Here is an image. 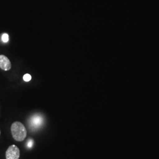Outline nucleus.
I'll use <instances>...</instances> for the list:
<instances>
[{"mask_svg":"<svg viewBox=\"0 0 159 159\" xmlns=\"http://www.w3.org/2000/svg\"><path fill=\"white\" fill-rule=\"evenodd\" d=\"M11 132L13 139L17 142L24 141L27 134L25 127L20 121H15L12 124Z\"/></svg>","mask_w":159,"mask_h":159,"instance_id":"f257e3e1","label":"nucleus"},{"mask_svg":"<svg viewBox=\"0 0 159 159\" xmlns=\"http://www.w3.org/2000/svg\"><path fill=\"white\" fill-rule=\"evenodd\" d=\"M20 150L16 145L12 144L9 146L6 152V159H19Z\"/></svg>","mask_w":159,"mask_h":159,"instance_id":"f03ea898","label":"nucleus"},{"mask_svg":"<svg viewBox=\"0 0 159 159\" xmlns=\"http://www.w3.org/2000/svg\"><path fill=\"white\" fill-rule=\"evenodd\" d=\"M0 68L4 71H8L11 68V61L4 55H0Z\"/></svg>","mask_w":159,"mask_h":159,"instance_id":"7ed1b4c3","label":"nucleus"},{"mask_svg":"<svg viewBox=\"0 0 159 159\" xmlns=\"http://www.w3.org/2000/svg\"><path fill=\"white\" fill-rule=\"evenodd\" d=\"M23 80L26 82L30 81L31 80V76L30 74H25L23 76Z\"/></svg>","mask_w":159,"mask_h":159,"instance_id":"20e7f679","label":"nucleus"},{"mask_svg":"<svg viewBox=\"0 0 159 159\" xmlns=\"http://www.w3.org/2000/svg\"><path fill=\"white\" fill-rule=\"evenodd\" d=\"M8 35L7 34H3L2 35V41L4 43H7L8 41Z\"/></svg>","mask_w":159,"mask_h":159,"instance_id":"39448f33","label":"nucleus"},{"mask_svg":"<svg viewBox=\"0 0 159 159\" xmlns=\"http://www.w3.org/2000/svg\"><path fill=\"white\" fill-rule=\"evenodd\" d=\"M0 135H1V130H0Z\"/></svg>","mask_w":159,"mask_h":159,"instance_id":"423d86ee","label":"nucleus"}]
</instances>
